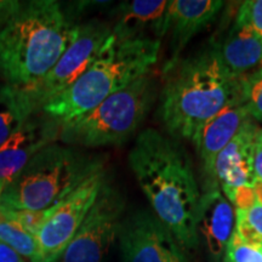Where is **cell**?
<instances>
[{
    "label": "cell",
    "instance_id": "cell-1",
    "mask_svg": "<svg viewBox=\"0 0 262 262\" xmlns=\"http://www.w3.org/2000/svg\"><path fill=\"white\" fill-rule=\"evenodd\" d=\"M127 160L157 219L185 250H195L202 193L185 147L148 127L137 135Z\"/></svg>",
    "mask_w": 262,
    "mask_h": 262
},
{
    "label": "cell",
    "instance_id": "cell-2",
    "mask_svg": "<svg viewBox=\"0 0 262 262\" xmlns=\"http://www.w3.org/2000/svg\"><path fill=\"white\" fill-rule=\"evenodd\" d=\"M163 80L157 114L166 135L176 141H193L225 108L244 102L241 77L229 73L214 44L180 58Z\"/></svg>",
    "mask_w": 262,
    "mask_h": 262
},
{
    "label": "cell",
    "instance_id": "cell-3",
    "mask_svg": "<svg viewBox=\"0 0 262 262\" xmlns=\"http://www.w3.org/2000/svg\"><path fill=\"white\" fill-rule=\"evenodd\" d=\"M77 26L56 0L24 2L0 29V79L34 88L62 56Z\"/></svg>",
    "mask_w": 262,
    "mask_h": 262
},
{
    "label": "cell",
    "instance_id": "cell-4",
    "mask_svg": "<svg viewBox=\"0 0 262 262\" xmlns=\"http://www.w3.org/2000/svg\"><path fill=\"white\" fill-rule=\"evenodd\" d=\"M159 41H118L111 35L88 71L70 89L54 97L40 112L63 123L94 110L111 95L152 74Z\"/></svg>",
    "mask_w": 262,
    "mask_h": 262
},
{
    "label": "cell",
    "instance_id": "cell-5",
    "mask_svg": "<svg viewBox=\"0 0 262 262\" xmlns=\"http://www.w3.org/2000/svg\"><path fill=\"white\" fill-rule=\"evenodd\" d=\"M107 164L106 156L51 143L29 160L0 194V210H49L91 173Z\"/></svg>",
    "mask_w": 262,
    "mask_h": 262
},
{
    "label": "cell",
    "instance_id": "cell-6",
    "mask_svg": "<svg viewBox=\"0 0 262 262\" xmlns=\"http://www.w3.org/2000/svg\"><path fill=\"white\" fill-rule=\"evenodd\" d=\"M157 96L155 75H145L111 95L94 110L61 123L58 139L78 148L122 145L143 123Z\"/></svg>",
    "mask_w": 262,
    "mask_h": 262
},
{
    "label": "cell",
    "instance_id": "cell-7",
    "mask_svg": "<svg viewBox=\"0 0 262 262\" xmlns=\"http://www.w3.org/2000/svg\"><path fill=\"white\" fill-rule=\"evenodd\" d=\"M125 198L107 178L89 214L57 262H104L118 237Z\"/></svg>",
    "mask_w": 262,
    "mask_h": 262
},
{
    "label": "cell",
    "instance_id": "cell-8",
    "mask_svg": "<svg viewBox=\"0 0 262 262\" xmlns=\"http://www.w3.org/2000/svg\"><path fill=\"white\" fill-rule=\"evenodd\" d=\"M112 35V28L100 19L78 25L74 37L56 64L34 88L29 89L38 112L54 97L70 89L93 64L101 49Z\"/></svg>",
    "mask_w": 262,
    "mask_h": 262
},
{
    "label": "cell",
    "instance_id": "cell-9",
    "mask_svg": "<svg viewBox=\"0 0 262 262\" xmlns=\"http://www.w3.org/2000/svg\"><path fill=\"white\" fill-rule=\"evenodd\" d=\"M108 178L107 164L91 173L54 210L37 234L38 262H57L80 228Z\"/></svg>",
    "mask_w": 262,
    "mask_h": 262
},
{
    "label": "cell",
    "instance_id": "cell-10",
    "mask_svg": "<svg viewBox=\"0 0 262 262\" xmlns=\"http://www.w3.org/2000/svg\"><path fill=\"white\" fill-rule=\"evenodd\" d=\"M118 239L122 262H191L169 229L146 210L123 219Z\"/></svg>",
    "mask_w": 262,
    "mask_h": 262
},
{
    "label": "cell",
    "instance_id": "cell-11",
    "mask_svg": "<svg viewBox=\"0 0 262 262\" xmlns=\"http://www.w3.org/2000/svg\"><path fill=\"white\" fill-rule=\"evenodd\" d=\"M61 123L42 112L33 113L25 125L0 147V194L39 150L55 143Z\"/></svg>",
    "mask_w": 262,
    "mask_h": 262
},
{
    "label": "cell",
    "instance_id": "cell-12",
    "mask_svg": "<svg viewBox=\"0 0 262 262\" xmlns=\"http://www.w3.org/2000/svg\"><path fill=\"white\" fill-rule=\"evenodd\" d=\"M224 6L222 0H169L166 12L169 58L164 63L163 74L178 63L191 39L212 24Z\"/></svg>",
    "mask_w": 262,
    "mask_h": 262
},
{
    "label": "cell",
    "instance_id": "cell-13",
    "mask_svg": "<svg viewBox=\"0 0 262 262\" xmlns=\"http://www.w3.org/2000/svg\"><path fill=\"white\" fill-rule=\"evenodd\" d=\"M258 127L257 122L249 118L215 162V185L220 187L229 202H232L239 188H254L257 182L254 171L253 143Z\"/></svg>",
    "mask_w": 262,
    "mask_h": 262
},
{
    "label": "cell",
    "instance_id": "cell-14",
    "mask_svg": "<svg viewBox=\"0 0 262 262\" xmlns=\"http://www.w3.org/2000/svg\"><path fill=\"white\" fill-rule=\"evenodd\" d=\"M169 0H130L114 9L112 35L118 41H159L166 34Z\"/></svg>",
    "mask_w": 262,
    "mask_h": 262
},
{
    "label": "cell",
    "instance_id": "cell-15",
    "mask_svg": "<svg viewBox=\"0 0 262 262\" xmlns=\"http://www.w3.org/2000/svg\"><path fill=\"white\" fill-rule=\"evenodd\" d=\"M249 118L251 116L244 102L231 104L212 118L192 141L199 157L204 189L216 186L214 181L216 159Z\"/></svg>",
    "mask_w": 262,
    "mask_h": 262
},
{
    "label": "cell",
    "instance_id": "cell-16",
    "mask_svg": "<svg viewBox=\"0 0 262 262\" xmlns=\"http://www.w3.org/2000/svg\"><path fill=\"white\" fill-rule=\"evenodd\" d=\"M235 211L219 186L204 189L198 209V235L211 262H222L228 242L235 231Z\"/></svg>",
    "mask_w": 262,
    "mask_h": 262
},
{
    "label": "cell",
    "instance_id": "cell-17",
    "mask_svg": "<svg viewBox=\"0 0 262 262\" xmlns=\"http://www.w3.org/2000/svg\"><path fill=\"white\" fill-rule=\"evenodd\" d=\"M214 45L222 63L235 78L249 73L262 62V41L237 18L221 42Z\"/></svg>",
    "mask_w": 262,
    "mask_h": 262
},
{
    "label": "cell",
    "instance_id": "cell-18",
    "mask_svg": "<svg viewBox=\"0 0 262 262\" xmlns=\"http://www.w3.org/2000/svg\"><path fill=\"white\" fill-rule=\"evenodd\" d=\"M27 89L4 84L0 86V147L37 113Z\"/></svg>",
    "mask_w": 262,
    "mask_h": 262
},
{
    "label": "cell",
    "instance_id": "cell-19",
    "mask_svg": "<svg viewBox=\"0 0 262 262\" xmlns=\"http://www.w3.org/2000/svg\"><path fill=\"white\" fill-rule=\"evenodd\" d=\"M0 241L11 247L16 253L27 258L29 262H38L37 239L12 222L0 220Z\"/></svg>",
    "mask_w": 262,
    "mask_h": 262
},
{
    "label": "cell",
    "instance_id": "cell-20",
    "mask_svg": "<svg viewBox=\"0 0 262 262\" xmlns=\"http://www.w3.org/2000/svg\"><path fill=\"white\" fill-rule=\"evenodd\" d=\"M235 232L245 243L262 248V204L255 203L250 209H235Z\"/></svg>",
    "mask_w": 262,
    "mask_h": 262
},
{
    "label": "cell",
    "instance_id": "cell-21",
    "mask_svg": "<svg viewBox=\"0 0 262 262\" xmlns=\"http://www.w3.org/2000/svg\"><path fill=\"white\" fill-rule=\"evenodd\" d=\"M244 103L255 122H262V62L241 77Z\"/></svg>",
    "mask_w": 262,
    "mask_h": 262
},
{
    "label": "cell",
    "instance_id": "cell-22",
    "mask_svg": "<svg viewBox=\"0 0 262 262\" xmlns=\"http://www.w3.org/2000/svg\"><path fill=\"white\" fill-rule=\"evenodd\" d=\"M54 208L49 210L34 211V210H14V211H2L6 221L12 222L24 231L28 232L33 237H37L42 225L50 217Z\"/></svg>",
    "mask_w": 262,
    "mask_h": 262
},
{
    "label": "cell",
    "instance_id": "cell-23",
    "mask_svg": "<svg viewBox=\"0 0 262 262\" xmlns=\"http://www.w3.org/2000/svg\"><path fill=\"white\" fill-rule=\"evenodd\" d=\"M222 262H262V248L247 244L234 231Z\"/></svg>",
    "mask_w": 262,
    "mask_h": 262
},
{
    "label": "cell",
    "instance_id": "cell-24",
    "mask_svg": "<svg viewBox=\"0 0 262 262\" xmlns=\"http://www.w3.org/2000/svg\"><path fill=\"white\" fill-rule=\"evenodd\" d=\"M235 18L248 26L262 41V0H247L241 3Z\"/></svg>",
    "mask_w": 262,
    "mask_h": 262
},
{
    "label": "cell",
    "instance_id": "cell-25",
    "mask_svg": "<svg viewBox=\"0 0 262 262\" xmlns=\"http://www.w3.org/2000/svg\"><path fill=\"white\" fill-rule=\"evenodd\" d=\"M256 195H255V191L253 187H243L239 188L237 192L234 193L233 199H232V205L235 209L239 210H247L250 209L255 203H256Z\"/></svg>",
    "mask_w": 262,
    "mask_h": 262
},
{
    "label": "cell",
    "instance_id": "cell-26",
    "mask_svg": "<svg viewBox=\"0 0 262 262\" xmlns=\"http://www.w3.org/2000/svg\"><path fill=\"white\" fill-rule=\"evenodd\" d=\"M253 163L257 181L262 182V127H258L254 137Z\"/></svg>",
    "mask_w": 262,
    "mask_h": 262
},
{
    "label": "cell",
    "instance_id": "cell-27",
    "mask_svg": "<svg viewBox=\"0 0 262 262\" xmlns=\"http://www.w3.org/2000/svg\"><path fill=\"white\" fill-rule=\"evenodd\" d=\"M24 2L17 0H0V29L14 17L16 12L21 9Z\"/></svg>",
    "mask_w": 262,
    "mask_h": 262
},
{
    "label": "cell",
    "instance_id": "cell-28",
    "mask_svg": "<svg viewBox=\"0 0 262 262\" xmlns=\"http://www.w3.org/2000/svg\"><path fill=\"white\" fill-rule=\"evenodd\" d=\"M0 262H26L21 255L5 244L4 242L0 241Z\"/></svg>",
    "mask_w": 262,
    "mask_h": 262
},
{
    "label": "cell",
    "instance_id": "cell-29",
    "mask_svg": "<svg viewBox=\"0 0 262 262\" xmlns=\"http://www.w3.org/2000/svg\"><path fill=\"white\" fill-rule=\"evenodd\" d=\"M0 220H5L4 216H3V214H2V211H0Z\"/></svg>",
    "mask_w": 262,
    "mask_h": 262
}]
</instances>
